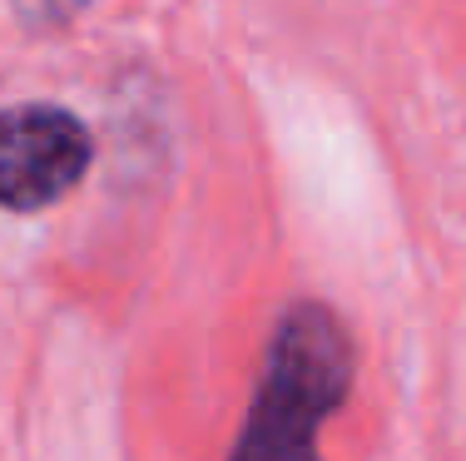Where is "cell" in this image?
Here are the masks:
<instances>
[{"mask_svg": "<svg viewBox=\"0 0 466 461\" xmlns=\"http://www.w3.org/2000/svg\"><path fill=\"white\" fill-rule=\"evenodd\" d=\"M352 337L328 303L303 298L279 317L258 397L228 461H323L318 432L352 392Z\"/></svg>", "mask_w": 466, "mask_h": 461, "instance_id": "cell-1", "label": "cell"}, {"mask_svg": "<svg viewBox=\"0 0 466 461\" xmlns=\"http://www.w3.org/2000/svg\"><path fill=\"white\" fill-rule=\"evenodd\" d=\"M95 139L65 105L25 100L0 109V208L40 214L85 179Z\"/></svg>", "mask_w": 466, "mask_h": 461, "instance_id": "cell-2", "label": "cell"}, {"mask_svg": "<svg viewBox=\"0 0 466 461\" xmlns=\"http://www.w3.org/2000/svg\"><path fill=\"white\" fill-rule=\"evenodd\" d=\"M95 0H10V10L20 15L25 30H60L70 20H80Z\"/></svg>", "mask_w": 466, "mask_h": 461, "instance_id": "cell-3", "label": "cell"}]
</instances>
